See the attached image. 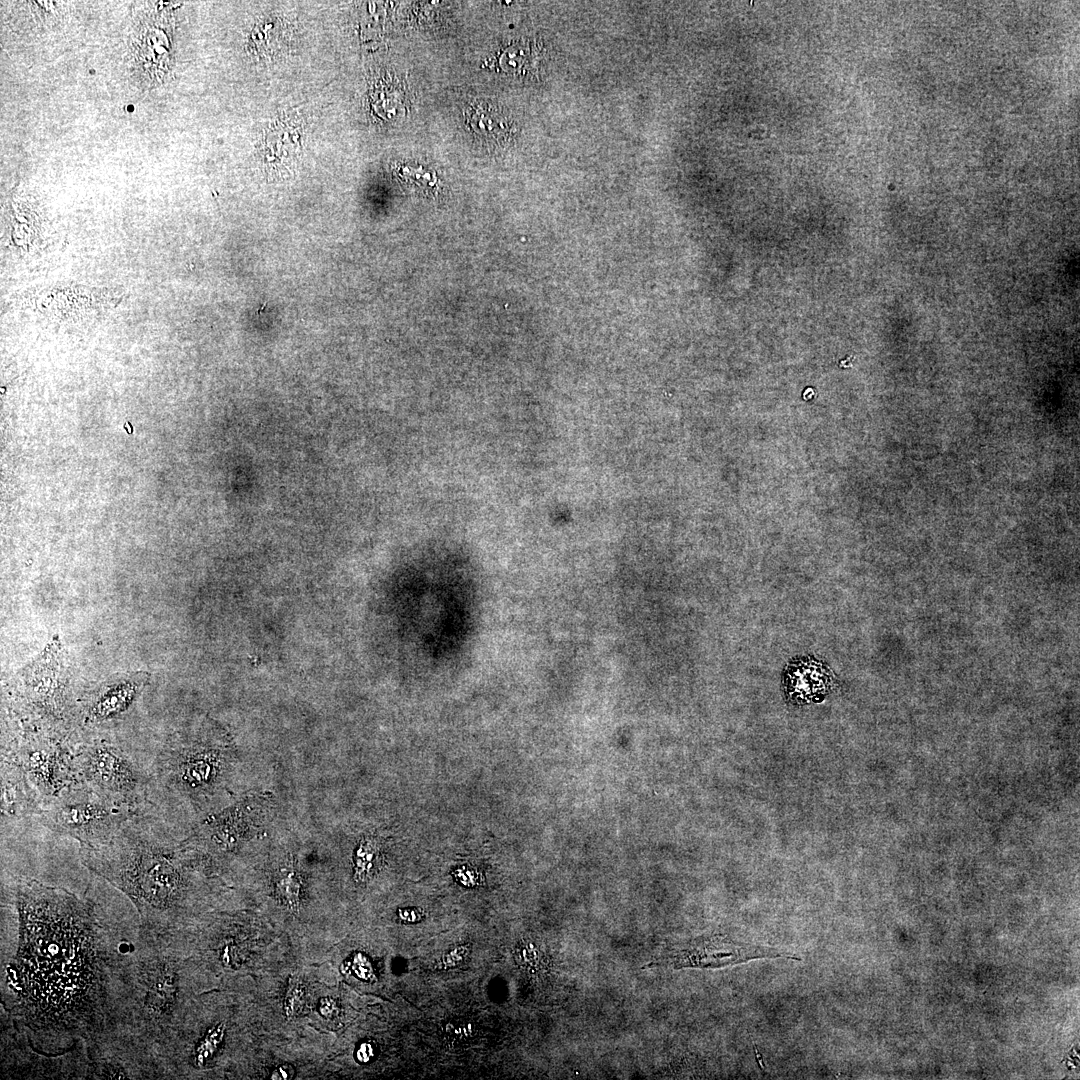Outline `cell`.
Instances as JSON below:
<instances>
[{
	"instance_id": "4fadbf2b",
	"label": "cell",
	"mask_w": 1080,
	"mask_h": 1080,
	"mask_svg": "<svg viewBox=\"0 0 1080 1080\" xmlns=\"http://www.w3.org/2000/svg\"><path fill=\"white\" fill-rule=\"evenodd\" d=\"M227 1028L225 1020L214 1022L204 1029L189 1049H186V1061L192 1069L207 1070L215 1063L225 1042Z\"/></svg>"
},
{
	"instance_id": "52a82bcc",
	"label": "cell",
	"mask_w": 1080,
	"mask_h": 1080,
	"mask_svg": "<svg viewBox=\"0 0 1080 1080\" xmlns=\"http://www.w3.org/2000/svg\"><path fill=\"white\" fill-rule=\"evenodd\" d=\"M139 812L76 783L46 803L38 819L49 830L77 840L80 847L93 848L109 842Z\"/></svg>"
},
{
	"instance_id": "5b68a950",
	"label": "cell",
	"mask_w": 1080,
	"mask_h": 1080,
	"mask_svg": "<svg viewBox=\"0 0 1080 1080\" xmlns=\"http://www.w3.org/2000/svg\"><path fill=\"white\" fill-rule=\"evenodd\" d=\"M74 763L78 783L100 796L136 811L149 802L150 771L111 739L83 737L75 744Z\"/></svg>"
},
{
	"instance_id": "ac0fdd59",
	"label": "cell",
	"mask_w": 1080,
	"mask_h": 1080,
	"mask_svg": "<svg viewBox=\"0 0 1080 1080\" xmlns=\"http://www.w3.org/2000/svg\"><path fill=\"white\" fill-rule=\"evenodd\" d=\"M474 1024L470 1019L454 1018L444 1025L446 1037L452 1041H463L470 1038L474 1033Z\"/></svg>"
},
{
	"instance_id": "ffe728a7",
	"label": "cell",
	"mask_w": 1080,
	"mask_h": 1080,
	"mask_svg": "<svg viewBox=\"0 0 1080 1080\" xmlns=\"http://www.w3.org/2000/svg\"><path fill=\"white\" fill-rule=\"evenodd\" d=\"M372 1057H374V1047L372 1044L368 1042L361 1043L356 1052L358 1061L363 1063L368 1062Z\"/></svg>"
},
{
	"instance_id": "8fae6325",
	"label": "cell",
	"mask_w": 1080,
	"mask_h": 1080,
	"mask_svg": "<svg viewBox=\"0 0 1080 1080\" xmlns=\"http://www.w3.org/2000/svg\"><path fill=\"white\" fill-rule=\"evenodd\" d=\"M760 958L801 960L798 955L785 950L735 942L720 934L694 939L671 953L669 960L675 968H721Z\"/></svg>"
},
{
	"instance_id": "7c38bea8",
	"label": "cell",
	"mask_w": 1080,
	"mask_h": 1080,
	"mask_svg": "<svg viewBox=\"0 0 1080 1080\" xmlns=\"http://www.w3.org/2000/svg\"><path fill=\"white\" fill-rule=\"evenodd\" d=\"M42 801L21 768L1 758V826L2 830L39 816Z\"/></svg>"
},
{
	"instance_id": "44dd1931",
	"label": "cell",
	"mask_w": 1080,
	"mask_h": 1080,
	"mask_svg": "<svg viewBox=\"0 0 1080 1080\" xmlns=\"http://www.w3.org/2000/svg\"><path fill=\"white\" fill-rule=\"evenodd\" d=\"M399 918L408 923L417 922L422 918V913L417 909H401L398 911Z\"/></svg>"
},
{
	"instance_id": "277c9868",
	"label": "cell",
	"mask_w": 1080,
	"mask_h": 1080,
	"mask_svg": "<svg viewBox=\"0 0 1080 1080\" xmlns=\"http://www.w3.org/2000/svg\"><path fill=\"white\" fill-rule=\"evenodd\" d=\"M220 736L207 723L171 734L149 770L150 795L160 792L201 806L221 790L229 757Z\"/></svg>"
},
{
	"instance_id": "3957f363",
	"label": "cell",
	"mask_w": 1080,
	"mask_h": 1080,
	"mask_svg": "<svg viewBox=\"0 0 1080 1080\" xmlns=\"http://www.w3.org/2000/svg\"><path fill=\"white\" fill-rule=\"evenodd\" d=\"M185 989L173 934L139 929L123 954L114 1018L161 1048L177 1028Z\"/></svg>"
},
{
	"instance_id": "d6986e66",
	"label": "cell",
	"mask_w": 1080,
	"mask_h": 1080,
	"mask_svg": "<svg viewBox=\"0 0 1080 1080\" xmlns=\"http://www.w3.org/2000/svg\"><path fill=\"white\" fill-rule=\"evenodd\" d=\"M319 1010L324 1017L334 1018L338 1015V1005L332 998H323L320 1002Z\"/></svg>"
},
{
	"instance_id": "7402d4cb",
	"label": "cell",
	"mask_w": 1080,
	"mask_h": 1080,
	"mask_svg": "<svg viewBox=\"0 0 1080 1080\" xmlns=\"http://www.w3.org/2000/svg\"><path fill=\"white\" fill-rule=\"evenodd\" d=\"M293 1074H294V1070H293V1068L291 1066L283 1065V1066H280V1067L276 1068L272 1072L271 1079H277V1080L290 1079V1078L293 1077Z\"/></svg>"
},
{
	"instance_id": "5bb4252c",
	"label": "cell",
	"mask_w": 1080,
	"mask_h": 1080,
	"mask_svg": "<svg viewBox=\"0 0 1080 1080\" xmlns=\"http://www.w3.org/2000/svg\"><path fill=\"white\" fill-rule=\"evenodd\" d=\"M466 121L480 138L496 141L506 134L504 118L495 107L487 103L470 104L466 110Z\"/></svg>"
},
{
	"instance_id": "9a60e30c",
	"label": "cell",
	"mask_w": 1080,
	"mask_h": 1080,
	"mask_svg": "<svg viewBox=\"0 0 1080 1080\" xmlns=\"http://www.w3.org/2000/svg\"><path fill=\"white\" fill-rule=\"evenodd\" d=\"M277 897L292 911L300 906L301 877L293 866L280 869L275 879Z\"/></svg>"
},
{
	"instance_id": "2e32d148",
	"label": "cell",
	"mask_w": 1080,
	"mask_h": 1080,
	"mask_svg": "<svg viewBox=\"0 0 1080 1080\" xmlns=\"http://www.w3.org/2000/svg\"><path fill=\"white\" fill-rule=\"evenodd\" d=\"M379 861V849L373 840H365L355 854V878L365 881L374 873Z\"/></svg>"
},
{
	"instance_id": "6da1fadb",
	"label": "cell",
	"mask_w": 1080,
	"mask_h": 1080,
	"mask_svg": "<svg viewBox=\"0 0 1080 1080\" xmlns=\"http://www.w3.org/2000/svg\"><path fill=\"white\" fill-rule=\"evenodd\" d=\"M3 893L18 920L4 1011L37 1050L67 1051L115 1020L126 949L93 903L64 888L17 878Z\"/></svg>"
},
{
	"instance_id": "9c48e42d",
	"label": "cell",
	"mask_w": 1080,
	"mask_h": 1080,
	"mask_svg": "<svg viewBox=\"0 0 1080 1080\" xmlns=\"http://www.w3.org/2000/svg\"><path fill=\"white\" fill-rule=\"evenodd\" d=\"M83 1042L56 1054L37 1050L11 1023L2 1029L1 1076L4 1079H87Z\"/></svg>"
},
{
	"instance_id": "ba28073f",
	"label": "cell",
	"mask_w": 1080,
	"mask_h": 1080,
	"mask_svg": "<svg viewBox=\"0 0 1080 1080\" xmlns=\"http://www.w3.org/2000/svg\"><path fill=\"white\" fill-rule=\"evenodd\" d=\"M87 1079H163L167 1069L160 1048L130 1026L114 1020L83 1041Z\"/></svg>"
},
{
	"instance_id": "8992f818",
	"label": "cell",
	"mask_w": 1080,
	"mask_h": 1080,
	"mask_svg": "<svg viewBox=\"0 0 1080 1080\" xmlns=\"http://www.w3.org/2000/svg\"><path fill=\"white\" fill-rule=\"evenodd\" d=\"M74 748L75 743L65 737L17 724L2 738L1 758L21 768L44 806L78 783Z\"/></svg>"
},
{
	"instance_id": "30bf717a",
	"label": "cell",
	"mask_w": 1080,
	"mask_h": 1080,
	"mask_svg": "<svg viewBox=\"0 0 1080 1080\" xmlns=\"http://www.w3.org/2000/svg\"><path fill=\"white\" fill-rule=\"evenodd\" d=\"M148 679L143 672L120 673L95 685L80 700L81 725L92 730L123 720L136 705Z\"/></svg>"
},
{
	"instance_id": "7a4b0ae2",
	"label": "cell",
	"mask_w": 1080,
	"mask_h": 1080,
	"mask_svg": "<svg viewBox=\"0 0 1080 1080\" xmlns=\"http://www.w3.org/2000/svg\"><path fill=\"white\" fill-rule=\"evenodd\" d=\"M81 863L125 894L136 907L140 929L173 934L198 887L186 852L142 812L127 820L106 844L80 847Z\"/></svg>"
},
{
	"instance_id": "e0dca14e",
	"label": "cell",
	"mask_w": 1080,
	"mask_h": 1080,
	"mask_svg": "<svg viewBox=\"0 0 1080 1080\" xmlns=\"http://www.w3.org/2000/svg\"><path fill=\"white\" fill-rule=\"evenodd\" d=\"M305 985L303 981L293 976L289 980L284 998V1013L288 1018L299 1015L305 1003Z\"/></svg>"
}]
</instances>
